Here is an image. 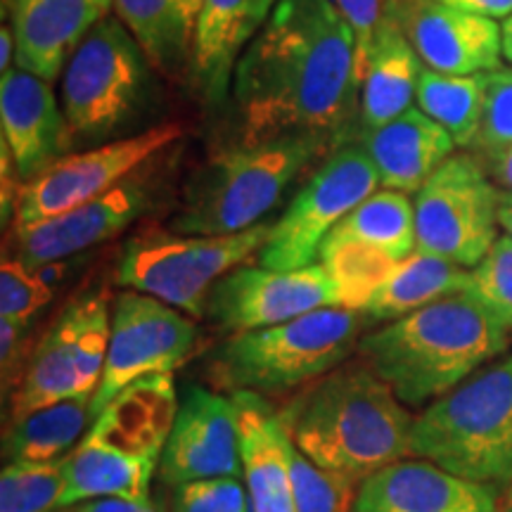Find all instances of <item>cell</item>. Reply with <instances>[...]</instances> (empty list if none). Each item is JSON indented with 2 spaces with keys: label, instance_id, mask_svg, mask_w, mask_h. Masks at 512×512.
<instances>
[{
  "label": "cell",
  "instance_id": "cell-11",
  "mask_svg": "<svg viewBox=\"0 0 512 512\" xmlns=\"http://www.w3.org/2000/svg\"><path fill=\"white\" fill-rule=\"evenodd\" d=\"M380 185L363 145L339 147L325 159L278 221L259 252V264L275 271L311 266L332 228Z\"/></svg>",
  "mask_w": 512,
  "mask_h": 512
},
{
  "label": "cell",
  "instance_id": "cell-41",
  "mask_svg": "<svg viewBox=\"0 0 512 512\" xmlns=\"http://www.w3.org/2000/svg\"><path fill=\"white\" fill-rule=\"evenodd\" d=\"M76 512H157L150 498L131 501V498H95L76 505Z\"/></svg>",
  "mask_w": 512,
  "mask_h": 512
},
{
  "label": "cell",
  "instance_id": "cell-29",
  "mask_svg": "<svg viewBox=\"0 0 512 512\" xmlns=\"http://www.w3.org/2000/svg\"><path fill=\"white\" fill-rule=\"evenodd\" d=\"M325 240H356L382 249L403 261L418 249L415 235V204L406 192L375 190L358 207L332 228Z\"/></svg>",
  "mask_w": 512,
  "mask_h": 512
},
{
  "label": "cell",
  "instance_id": "cell-7",
  "mask_svg": "<svg viewBox=\"0 0 512 512\" xmlns=\"http://www.w3.org/2000/svg\"><path fill=\"white\" fill-rule=\"evenodd\" d=\"M363 318L361 311L323 306L273 328L235 335L216 354V375L235 392H292L342 366Z\"/></svg>",
  "mask_w": 512,
  "mask_h": 512
},
{
  "label": "cell",
  "instance_id": "cell-37",
  "mask_svg": "<svg viewBox=\"0 0 512 512\" xmlns=\"http://www.w3.org/2000/svg\"><path fill=\"white\" fill-rule=\"evenodd\" d=\"M475 145L484 152L512 145V69L486 72L482 126Z\"/></svg>",
  "mask_w": 512,
  "mask_h": 512
},
{
  "label": "cell",
  "instance_id": "cell-6",
  "mask_svg": "<svg viewBox=\"0 0 512 512\" xmlns=\"http://www.w3.org/2000/svg\"><path fill=\"white\" fill-rule=\"evenodd\" d=\"M325 147L318 138L285 136L219 152L185 185L171 228L178 235H233L254 228Z\"/></svg>",
  "mask_w": 512,
  "mask_h": 512
},
{
  "label": "cell",
  "instance_id": "cell-33",
  "mask_svg": "<svg viewBox=\"0 0 512 512\" xmlns=\"http://www.w3.org/2000/svg\"><path fill=\"white\" fill-rule=\"evenodd\" d=\"M74 311V354L79 373V394L95 396L105 373L107 349H110L112 311L107 297L93 294L72 304Z\"/></svg>",
  "mask_w": 512,
  "mask_h": 512
},
{
  "label": "cell",
  "instance_id": "cell-21",
  "mask_svg": "<svg viewBox=\"0 0 512 512\" xmlns=\"http://www.w3.org/2000/svg\"><path fill=\"white\" fill-rule=\"evenodd\" d=\"M278 0H202L190 76L204 98L219 100L240 57L264 29Z\"/></svg>",
  "mask_w": 512,
  "mask_h": 512
},
{
  "label": "cell",
  "instance_id": "cell-13",
  "mask_svg": "<svg viewBox=\"0 0 512 512\" xmlns=\"http://www.w3.org/2000/svg\"><path fill=\"white\" fill-rule=\"evenodd\" d=\"M181 136L183 128L178 124H162L95 150L64 155L34 181L24 183L15 209V228L34 226L105 195Z\"/></svg>",
  "mask_w": 512,
  "mask_h": 512
},
{
  "label": "cell",
  "instance_id": "cell-44",
  "mask_svg": "<svg viewBox=\"0 0 512 512\" xmlns=\"http://www.w3.org/2000/svg\"><path fill=\"white\" fill-rule=\"evenodd\" d=\"M12 62H17L15 31L8 24H3V29H0V74L10 72Z\"/></svg>",
  "mask_w": 512,
  "mask_h": 512
},
{
  "label": "cell",
  "instance_id": "cell-28",
  "mask_svg": "<svg viewBox=\"0 0 512 512\" xmlns=\"http://www.w3.org/2000/svg\"><path fill=\"white\" fill-rule=\"evenodd\" d=\"M93 418V396H69L53 406L12 420L3 439V451L10 460L48 463L74 451Z\"/></svg>",
  "mask_w": 512,
  "mask_h": 512
},
{
  "label": "cell",
  "instance_id": "cell-14",
  "mask_svg": "<svg viewBox=\"0 0 512 512\" xmlns=\"http://www.w3.org/2000/svg\"><path fill=\"white\" fill-rule=\"evenodd\" d=\"M339 306V294L320 264L294 271L238 266L211 287L207 316L230 335L273 328L306 313Z\"/></svg>",
  "mask_w": 512,
  "mask_h": 512
},
{
  "label": "cell",
  "instance_id": "cell-4",
  "mask_svg": "<svg viewBox=\"0 0 512 512\" xmlns=\"http://www.w3.org/2000/svg\"><path fill=\"white\" fill-rule=\"evenodd\" d=\"M178 403L171 373L147 375L114 396L64 458L60 508L95 498H147Z\"/></svg>",
  "mask_w": 512,
  "mask_h": 512
},
{
  "label": "cell",
  "instance_id": "cell-39",
  "mask_svg": "<svg viewBox=\"0 0 512 512\" xmlns=\"http://www.w3.org/2000/svg\"><path fill=\"white\" fill-rule=\"evenodd\" d=\"M339 15L349 24L356 38V69L358 81H363L368 67V55L373 48L377 31L392 10V0H332Z\"/></svg>",
  "mask_w": 512,
  "mask_h": 512
},
{
  "label": "cell",
  "instance_id": "cell-27",
  "mask_svg": "<svg viewBox=\"0 0 512 512\" xmlns=\"http://www.w3.org/2000/svg\"><path fill=\"white\" fill-rule=\"evenodd\" d=\"M467 275L470 271L463 266L415 249L411 256L396 264L387 283L361 313L370 320L403 318L422 306L465 292Z\"/></svg>",
  "mask_w": 512,
  "mask_h": 512
},
{
  "label": "cell",
  "instance_id": "cell-23",
  "mask_svg": "<svg viewBox=\"0 0 512 512\" xmlns=\"http://www.w3.org/2000/svg\"><path fill=\"white\" fill-rule=\"evenodd\" d=\"M451 133L427 117L420 107H411L389 124L363 136V150L373 159L380 185L399 192H418L434 171L453 157Z\"/></svg>",
  "mask_w": 512,
  "mask_h": 512
},
{
  "label": "cell",
  "instance_id": "cell-10",
  "mask_svg": "<svg viewBox=\"0 0 512 512\" xmlns=\"http://www.w3.org/2000/svg\"><path fill=\"white\" fill-rule=\"evenodd\" d=\"M147 57L119 19L105 17L69 57L62 110L76 136H102L136 112L147 79Z\"/></svg>",
  "mask_w": 512,
  "mask_h": 512
},
{
  "label": "cell",
  "instance_id": "cell-17",
  "mask_svg": "<svg viewBox=\"0 0 512 512\" xmlns=\"http://www.w3.org/2000/svg\"><path fill=\"white\" fill-rule=\"evenodd\" d=\"M147 204V190L140 181L126 178L105 195L64 211L27 228H15L17 259L29 268H46L69 256L86 252L114 238L140 216Z\"/></svg>",
  "mask_w": 512,
  "mask_h": 512
},
{
  "label": "cell",
  "instance_id": "cell-16",
  "mask_svg": "<svg viewBox=\"0 0 512 512\" xmlns=\"http://www.w3.org/2000/svg\"><path fill=\"white\" fill-rule=\"evenodd\" d=\"M392 8L427 69L470 76L501 67L503 31L496 19L439 0H392Z\"/></svg>",
  "mask_w": 512,
  "mask_h": 512
},
{
  "label": "cell",
  "instance_id": "cell-30",
  "mask_svg": "<svg viewBox=\"0 0 512 512\" xmlns=\"http://www.w3.org/2000/svg\"><path fill=\"white\" fill-rule=\"evenodd\" d=\"M484 93L486 74L453 76L422 67L415 100L427 117L451 133L456 145L470 147L482 126Z\"/></svg>",
  "mask_w": 512,
  "mask_h": 512
},
{
  "label": "cell",
  "instance_id": "cell-47",
  "mask_svg": "<svg viewBox=\"0 0 512 512\" xmlns=\"http://www.w3.org/2000/svg\"><path fill=\"white\" fill-rule=\"evenodd\" d=\"M503 512H512V484L508 486V496H505V503H503Z\"/></svg>",
  "mask_w": 512,
  "mask_h": 512
},
{
  "label": "cell",
  "instance_id": "cell-40",
  "mask_svg": "<svg viewBox=\"0 0 512 512\" xmlns=\"http://www.w3.org/2000/svg\"><path fill=\"white\" fill-rule=\"evenodd\" d=\"M22 325L0 320V358H3V380L8 384V377L15 373L17 354L22 347Z\"/></svg>",
  "mask_w": 512,
  "mask_h": 512
},
{
  "label": "cell",
  "instance_id": "cell-20",
  "mask_svg": "<svg viewBox=\"0 0 512 512\" xmlns=\"http://www.w3.org/2000/svg\"><path fill=\"white\" fill-rule=\"evenodd\" d=\"M17 67L53 81L114 0H10Z\"/></svg>",
  "mask_w": 512,
  "mask_h": 512
},
{
  "label": "cell",
  "instance_id": "cell-45",
  "mask_svg": "<svg viewBox=\"0 0 512 512\" xmlns=\"http://www.w3.org/2000/svg\"><path fill=\"white\" fill-rule=\"evenodd\" d=\"M498 223L505 230V235L512 238V190H503L498 195Z\"/></svg>",
  "mask_w": 512,
  "mask_h": 512
},
{
  "label": "cell",
  "instance_id": "cell-19",
  "mask_svg": "<svg viewBox=\"0 0 512 512\" xmlns=\"http://www.w3.org/2000/svg\"><path fill=\"white\" fill-rule=\"evenodd\" d=\"M354 512H498L496 489L430 460H399L358 486Z\"/></svg>",
  "mask_w": 512,
  "mask_h": 512
},
{
  "label": "cell",
  "instance_id": "cell-35",
  "mask_svg": "<svg viewBox=\"0 0 512 512\" xmlns=\"http://www.w3.org/2000/svg\"><path fill=\"white\" fill-rule=\"evenodd\" d=\"M465 294L482 304L505 328H512V238L501 235L467 275Z\"/></svg>",
  "mask_w": 512,
  "mask_h": 512
},
{
  "label": "cell",
  "instance_id": "cell-1",
  "mask_svg": "<svg viewBox=\"0 0 512 512\" xmlns=\"http://www.w3.org/2000/svg\"><path fill=\"white\" fill-rule=\"evenodd\" d=\"M356 38L332 0H278L235 67L242 143H330L356 112Z\"/></svg>",
  "mask_w": 512,
  "mask_h": 512
},
{
  "label": "cell",
  "instance_id": "cell-8",
  "mask_svg": "<svg viewBox=\"0 0 512 512\" xmlns=\"http://www.w3.org/2000/svg\"><path fill=\"white\" fill-rule=\"evenodd\" d=\"M271 228L273 223L261 221L233 235L140 233L121 252L117 283L162 299L185 316L202 318L211 287L261 252Z\"/></svg>",
  "mask_w": 512,
  "mask_h": 512
},
{
  "label": "cell",
  "instance_id": "cell-32",
  "mask_svg": "<svg viewBox=\"0 0 512 512\" xmlns=\"http://www.w3.org/2000/svg\"><path fill=\"white\" fill-rule=\"evenodd\" d=\"M64 458L48 460V463L10 460L0 472V512L60 510Z\"/></svg>",
  "mask_w": 512,
  "mask_h": 512
},
{
  "label": "cell",
  "instance_id": "cell-9",
  "mask_svg": "<svg viewBox=\"0 0 512 512\" xmlns=\"http://www.w3.org/2000/svg\"><path fill=\"white\" fill-rule=\"evenodd\" d=\"M501 188L484 162L453 155L415 192V235L420 252L475 268L498 240Z\"/></svg>",
  "mask_w": 512,
  "mask_h": 512
},
{
  "label": "cell",
  "instance_id": "cell-31",
  "mask_svg": "<svg viewBox=\"0 0 512 512\" xmlns=\"http://www.w3.org/2000/svg\"><path fill=\"white\" fill-rule=\"evenodd\" d=\"M318 259L335 285L339 306L354 311L366 309L399 264L382 249L356 240H325Z\"/></svg>",
  "mask_w": 512,
  "mask_h": 512
},
{
  "label": "cell",
  "instance_id": "cell-46",
  "mask_svg": "<svg viewBox=\"0 0 512 512\" xmlns=\"http://www.w3.org/2000/svg\"><path fill=\"white\" fill-rule=\"evenodd\" d=\"M503 55L512 64V15L503 19Z\"/></svg>",
  "mask_w": 512,
  "mask_h": 512
},
{
  "label": "cell",
  "instance_id": "cell-12",
  "mask_svg": "<svg viewBox=\"0 0 512 512\" xmlns=\"http://www.w3.org/2000/svg\"><path fill=\"white\" fill-rule=\"evenodd\" d=\"M195 339V318L183 311L136 290L117 294L105 373L93 396V418L128 384L147 375L174 373L192 354Z\"/></svg>",
  "mask_w": 512,
  "mask_h": 512
},
{
  "label": "cell",
  "instance_id": "cell-26",
  "mask_svg": "<svg viewBox=\"0 0 512 512\" xmlns=\"http://www.w3.org/2000/svg\"><path fill=\"white\" fill-rule=\"evenodd\" d=\"M69 396H79L72 306L62 311L31 354L22 380L10 396V415L12 420L27 418Z\"/></svg>",
  "mask_w": 512,
  "mask_h": 512
},
{
  "label": "cell",
  "instance_id": "cell-34",
  "mask_svg": "<svg viewBox=\"0 0 512 512\" xmlns=\"http://www.w3.org/2000/svg\"><path fill=\"white\" fill-rule=\"evenodd\" d=\"M294 512H354L356 484L354 479L325 470L304 456L292 444L290 451Z\"/></svg>",
  "mask_w": 512,
  "mask_h": 512
},
{
  "label": "cell",
  "instance_id": "cell-25",
  "mask_svg": "<svg viewBox=\"0 0 512 512\" xmlns=\"http://www.w3.org/2000/svg\"><path fill=\"white\" fill-rule=\"evenodd\" d=\"M114 12L159 72L192 62L202 0H114Z\"/></svg>",
  "mask_w": 512,
  "mask_h": 512
},
{
  "label": "cell",
  "instance_id": "cell-43",
  "mask_svg": "<svg viewBox=\"0 0 512 512\" xmlns=\"http://www.w3.org/2000/svg\"><path fill=\"white\" fill-rule=\"evenodd\" d=\"M486 171L503 190H512V145L486 152Z\"/></svg>",
  "mask_w": 512,
  "mask_h": 512
},
{
  "label": "cell",
  "instance_id": "cell-2",
  "mask_svg": "<svg viewBox=\"0 0 512 512\" xmlns=\"http://www.w3.org/2000/svg\"><path fill=\"white\" fill-rule=\"evenodd\" d=\"M280 418L306 458L354 482L411 456L415 418L366 361L323 375Z\"/></svg>",
  "mask_w": 512,
  "mask_h": 512
},
{
  "label": "cell",
  "instance_id": "cell-15",
  "mask_svg": "<svg viewBox=\"0 0 512 512\" xmlns=\"http://www.w3.org/2000/svg\"><path fill=\"white\" fill-rule=\"evenodd\" d=\"M162 479L181 486L202 479L242 475L238 401L204 387H190L159 460Z\"/></svg>",
  "mask_w": 512,
  "mask_h": 512
},
{
  "label": "cell",
  "instance_id": "cell-38",
  "mask_svg": "<svg viewBox=\"0 0 512 512\" xmlns=\"http://www.w3.org/2000/svg\"><path fill=\"white\" fill-rule=\"evenodd\" d=\"M174 512H254V508L240 477H223L176 486Z\"/></svg>",
  "mask_w": 512,
  "mask_h": 512
},
{
  "label": "cell",
  "instance_id": "cell-24",
  "mask_svg": "<svg viewBox=\"0 0 512 512\" xmlns=\"http://www.w3.org/2000/svg\"><path fill=\"white\" fill-rule=\"evenodd\" d=\"M420 72V57L392 8L377 31L361 81V119L366 131L389 124L411 110Z\"/></svg>",
  "mask_w": 512,
  "mask_h": 512
},
{
  "label": "cell",
  "instance_id": "cell-18",
  "mask_svg": "<svg viewBox=\"0 0 512 512\" xmlns=\"http://www.w3.org/2000/svg\"><path fill=\"white\" fill-rule=\"evenodd\" d=\"M0 128L24 183L60 162L72 133L50 81L22 67L0 74Z\"/></svg>",
  "mask_w": 512,
  "mask_h": 512
},
{
  "label": "cell",
  "instance_id": "cell-5",
  "mask_svg": "<svg viewBox=\"0 0 512 512\" xmlns=\"http://www.w3.org/2000/svg\"><path fill=\"white\" fill-rule=\"evenodd\" d=\"M411 456L491 489L512 484V354L486 363L413 420Z\"/></svg>",
  "mask_w": 512,
  "mask_h": 512
},
{
  "label": "cell",
  "instance_id": "cell-36",
  "mask_svg": "<svg viewBox=\"0 0 512 512\" xmlns=\"http://www.w3.org/2000/svg\"><path fill=\"white\" fill-rule=\"evenodd\" d=\"M53 299L50 283L36 268L19 259H5L0 266V320L27 325Z\"/></svg>",
  "mask_w": 512,
  "mask_h": 512
},
{
  "label": "cell",
  "instance_id": "cell-3",
  "mask_svg": "<svg viewBox=\"0 0 512 512\" xmlns=\"http://www.w3.org/2000/svg\"><path fill=\"white\" fill-rule=\"evenodd\" d=\"M505 349L508 328L465 292L396 318L358 342L363 361L411 408L441 399Z\"/></svg>",
  "mask_w": 512,
  "mask_h": 512
},
{
  "label": "cell",
  "instance_id": "cell-42",
  "mask_svg": "<svg viewBox=\"0 0 512 512\" xmlns=\"http://www.w3.org/2000/svg\"><path fill=\"white\" fill-rule=\"evenodd\" d=\"M439 3L491 19H505L512 15V0H439Z\"/></svg>",
  "mask_w": 512,
  "mask_h": 512
},
{
  "label": "cell",
  "instance_id": "cell-22",
  "mask_svg": "<svg viewBox=\"0 0 512 512\" xmlns=\"http://www.w3.org/2000/svg\"><path fill=\"white\" fill-rule=\"evenodd\" d=\"M240 411L242 477L254 512H294L290 451L283 418L261 394H235Z\"/></svg>",
  "mask_w": 512,
  "mask_h": 512
}]
</instances>
